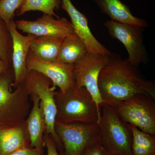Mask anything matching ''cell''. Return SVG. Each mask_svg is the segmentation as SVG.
<instances>
[{
  "label": "cell",
  "instance_id": "cell-1",
  "mask_svg": "<svg viewBox=\"0 0 155 155\" xmlns=\"http://www.w3.org/2000/svg\"><path fill=\"white\" fill-rule=\"evenodd\" d=\"M98 85L103 103L115 107L138 95L155 99V84L142 75L127 59L112 54L99 75Z\"/></svg>",
  "mask_w": 155,
  "mask_h": 155
},
{
  "label": "cell",
  "instance_id": "cell-2",
  "mask_svg": "<svg viewBox=\"0 0 155 155\" xmlns=\"http://www.w3.org/2000/svg\"><path fill=\"white\" fill-rule=\"evenodd\" d=\"M56 121L64 123L98 124L101 116L91 95L84 87H73L65 92L55 91Z\"/></svg>",
  "mask_w": 155,
  "mask_h": 155
},
{
  "label": "cell",
  "instance_id": "cell-3",
  "mask_svg": "<svg viewBox=\"0 0 155 155\" xmlns=\"http://www.w3.org/2000/svg\"><path fill=\"white\" fill-rule=\"evenodd\" d=\"M13 76L11 70L0 75V128L21 125L30 113L29 95L23 83L14 91Z\"/></svg>",
  "mask_w": 155,
  "mask_h": 155
},
{
  "label": "cell",
  "instance_id": "cell-4",
  "mask_svg": "<svg viewBox=\"0 0 155 155\" xmlns=\"http://www.w3.org/2000/svg\"><path fill=\"white\" fill-rule=\"evenodd\" d=\"M98 125L100 142L111 155H131L132 132L115 108L103 103Z\"/></svg>",
  "mask_w": 155,
  "mask_h": 155
},
{
  "label": "cell",
  "instance_id": "cell-5",
  "mask_svg": "<svg viewBox=\"0 0 155 155\" xmlns=\"http://www.w3.org/2000/svg\"><path fill=\"white\" fill-rule=\"evenodd\" d=\"M54 128L63 144V155H82L89 147L100 141L99 127L97 123L55 121Z\"/></svg>",
  "mask_w": 155,
  "mask_h": 155
},
{
  "label": "cell",
  "instance_id": "cell-6",
  "mask_svg": "<svg viewBox=\"0 0 155 155\" xmlns=\"http://www.w3.org/2000/svg\"><path fill=\"white\" fill-rule=\"evenodd\" d=\"M23 84L29 95H36L40 100L45 120V133L51 135L58 147L63 150V144L54 128L57 114L54 100L56 87H51L52 82L48 78L34 70L28 72Z\"/></svg>",
  "mask_w": 155,
  "mask_h": 155
},
{
  "label": "cell",
  "instance_id": "cell-7",
  "mask_svg": "<svg viewBox=\"0 0 155 155\" xmlns=\"http://www.w3.org/2000/svg\"><path fill=\"white\" fill-rule=\"evenodd\" d=\"M154 99L145 95H138L122 102L115 110L124 122L139 130L155 135Z\"/></svg>",
  "mask_w": 155,
  "mask_h": 155
},
{
  "label": "cell",
  "instance_id": "cell-8",
  "mask_svg": "<svg viewBox=\"0 0 155 155\" xmlns=\"http://www.w3.org/2000/svg\"><path fill=\"white\" fill-rule=\"evenodd\" d=\"M110 55H103L88 52L74 64V87L77 89L85 87L100 110L103 101L100 94L98 80L100 72L107 63Z\"/></svg>",
  "mask_w": 155,
  "mask_h": 155
},
{
  "label": "cell",
  "instance_id": "cell-9",
  "mask_svg": "<svg viewBox=\"0 0 155 155\" xmlns=\"http://www.w3.org/2000/svg\"><path fill=\"white\" fill-rule=\"evenodd\" d=\"M104 25L110 35L124 45L130 64L137 67L147 63L148 58L143 43V28L113 20L106 21Z\"/></svg>",
  "mask_w": 155,
  "mask_h": 155
},
{
  "label": "cell",
  "instance_id": "cell-10",
  "mask_svg": "<svg viewBox=\"0 0 155 155\" xmlns=\"http://www.w3.org/2000/svg\"><path fill=\"white\" fill-rule=\"evenodd\" d=\"M17 29L37 37L47 36L66 38L75 34L72 23L65 17L55 18L43 14L35 20L20 19L15 21Z\"/></svg>",
  "mask_w": 155,
  "mask_h": 155
},
{
  "label": "cell",
  "instance_id": "cell-11",
  "mask_svg": "<svg viewBox=\"0 0 155 155\" xmlns=\"http://www.w3.org/2000/svg\"><path fill=\"white\" fill-rule=\"evenodd\" d=\"M26 66L28 73L34 70L41 73L51 80L52 86L59 87L61 92L74 87V65L43 61L37 58L29 49Z\"/></svg>",
  "mask_w": 155,
  "mask_h": 155
},
{
  "label": "cell",
  "instance_id": "cell-12",
  "mask_svg": "<svg viewBox=\"0 0 155 155\" xmlns=\"http://www.w3.org/2000/svg\"><path fill=\"white\" fill-rule=\"evenodd\" d=\"M9 29L12 40V64L14 73L13 86L16 87L23 83L28 74L26 58L31 44L37 36L31 34L23 35L19 33L15 21L10 23Z\"/></svg>",
  "mask_w": 155,
  "mask_h": 155
},
{
  "label": "cell",
  "instance_id": "cell-13",
  "mask_svg": "<svg viewBox=\"0 0 155 155\" xmlns=\"http://www.w3.org/2000/svg\"><path fill=\"white\" fill-rule=\"evenodd\" d=\"M61 7L70 17L74 32L84 43L88 52L109 55L112 53L96 38L88 26L85 15L75 8L71 0H61Z\"/></svg>",
  "mask_w": 155,
  "mask_h": 155
},
{
  "label": "cell",
  "instance_id": "cell-14",
  "mask_svg": "<svg viewBox=\"0 0 155 155\" xmlns=\"http://www.w3.org/2000/svg\"><path fill=\"white\" fill-rule=\"evenodd\" d=\"M33 101L32 108L26 119V125L30 146L41 153L44 142V133L46 130V123L40 100L36 95L31 94Z\"/></svg>",
  "mask_w": 155,
  "mask_h": 155
},
{
  "label": "cell",
  "instance_id": "cell-15",
  "mask_svg": "<svg viewBox=\"0 0 155 155\" xmlns=\"http://www.w3.org/2000/svg\"><path fill=\"white\" fill-rule=\"evenodd\" d=\"M101 11L110 17L111 20L142 28L148 24L146 20L134 16L128 6L121 0H95Z\"/></svg>",
  "mask_w": 155,
  "mask_h": 155
},
{
  "label": "cell",
  "instance_id": "cell-16",
  "mask_svg": "<svg viewBox=\"0 0 155 155\" xmlns=\"http://www.w3.org/2000/svg\"><path fill=\"white\" fill-rule=\"evenodd\" d=\"M26 120L16 127L0 128V155L10 154L28 145L29 140Z\"/></svg>",
  "mask_w": 155,
  "mask_h": 155
},
{
  "label": "cell",
  "instance_id": "cell-17",
  "mask_svg": "<svg viewBox=\"0 0 155 155\" xmlns=\"http://www.w3.org/2000/svg\"><path fill=\"white\" fill-rule=\"evenodd\" d=\"M65 38L55 37H36L31 44L29 49L41 60L58 63L59 52Z\"/></svg>",
  "mask_w": 155,
  "mask_h": 155
},
{
  "label": "cell",
  "instance_id": "cell-18",
  "mask_svg": "<svg viewBox=\"0 0 155 155\" xmlns=\"http://www.w3.org/2000/svg\"><path fill=\"white\" fill-rule=\"evenodd\" d=\"M88 52L84 43L75 34L64 39L60 49L58 63L76 64Z\"/></svg>",
  "mask_w": 155,
  "mask_h": 155
},
{
  "label": "cell",
  "instance_id": "cell-19",
  "mask_svg": "<svg viewBox=\"0 0 155 155\" xmlns=\"http://www.w3.org/2000/svg\"><path fill=\"white\" fill-rule=\"evenodd\" d=\"M129 125L133 135L131 155H155V135L145 133L135 126Z\"/></svg>",
  "mask_w": 155,
  "mask_h": 155
},
{
  "label": "cell",
  "instance_id": "cell-20",
  "mask_svg": "<svg viewBox=\"0 0 155 155\" xmlns=\"http://www.w3.org/2000/svg\"><path fill=\"white\" fill-rule=\"evenodd\" d=\"M61 0H26L21 8L16 12L17 16H22L30 11H40L44 14L60 18L55 13L61 7Z\"/></svg>",
  "mask_w": 155,
  "mask_h": 155
},
{
  "label": "cell",
  "instance_id": "cell-21",
  "mask_svg": "<svg viewBox=\"0 0 155 155\" xmlns=\"http://www.w3.org/2000/svg\"><path fill=\"white\" fill-rule=\"evenodd\" d=\"M12 40L8 27L0 17V59L9 67L12 64Z\"/></svg>",
  "mask_w": 155,
  "mask_h": 155
},
{
  "label": "cell",
  "instance_id": "cell-22",
  "mask_svg": "<svg viewBox=\"0 0 155 155\" xmlns=\"http://www.w3.org/2000/svg\"><path fill=\"white\" fill-rule=\"evenodd\" d=\"M26 0H1L0 1V17L8 27L14 21L16 12L23 5Z\"/></svg>",
  "mask_w": 155,
  "mask_h": 155
},
{
  "label": "cell",
  "instance_id": "cell-23",
  "mask_svg": "<svg viewBox=\"0 0 155 155\" xmlns=\"http://www.w3.org/2000/svg\"><path fill=\"white\" fill-rule=\"evenodd\" d=\"M82 155H111L103 147L101 142L93 145L87 149Z\"/></svg>",
  "mask_w": 155,
  "mask_h": 155
},
{
  "label": "cell",
  "instance_id": "cell-24",
  "mask_svg": "<svg viewBox=\"0 0 155 155\" xmlns=\"http://www.w3.org/2000/svg\"><path fill=\"white\" fill-rule=\"evenodd\" d=\"M43 139L47 149V155H60L57 150L55 142L51 135L45 133Z\"/></svg>",
  "mask_w": 155,
  "mask_h": 155
},
{
  "label": "cell",
  "instance_id": "cell-25",
  "mask_svg": "<svg viewBox=\"0 0 155 155\" xmlns=\"http://www.w3.org/2000/svg\"><path fill=\"white\" fill-rule=\"evenodd\" d=\"M40 154L32 147L27 145L8 155H40Z\"/></svg>",
  "mask_w": 155,
  "mask_h": 155
},
{
  "label": "cell",
  "instance_id": "cell-26",
  "mask_svg": "<svg viewBox=\"0 0 155 155\" xmlns=\"http://www.w3.org/2000/svg\"><path fill=\"white\" fill-rule=\"evenodd\" d=\"M9 69V67L0 59V75L7 72Z\"/></svg>",
  "mask_w": 155,
  "mask_h": 155
},
{
  "label": "cell",
  "instance_id": "cell-27",
  "mask_svg": "<svg viewBox=\"0 0 155 155\" xmlns=\"http://www.w3.org/2000/svg\"><path fill=\"white\" fill-rule=\"evenodd\" d=\"M0 1H1V0H0Z\"/></svg>",
  "mask_w": 155,
  "mask_h": 155
}]
</instances>
